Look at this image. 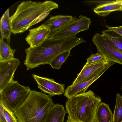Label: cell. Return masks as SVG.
Here are the masks:
<instances>
[{
  "mask_svg": "<svg viewBox=\"0 0 122 122\" xmlns=\"http://www.w3.org/2000/svg\"><path fill=\"white\" fill-rule=\"evenodd\" d=\"M115 63V62L110 61L108 64L102 67L89 79L75 85H71L67 86L65 91L64 96L68 99L80 93L85 92L92 83Z\"/></svg>",
  "mask_w": 122,
  "mask_h": 122,
  "instance_id": "cell-8",
  "label": "cell"
},
{
  "mask_svg": "<svg viewBox=\"0 0 122 122\" xmlns=\"http://www.w3.org/2000/svg\"><path fill=\"white\" fill-rule=\"evenodd\" d=\"M105 40L112 46L122 53V36L108 29L101 31Z\"/></svg>",
  "mask_w": 122,
  "mask_h": 122,
  "instance_id": "cell-18",
  "label": "cell"
},
{
  "mask_svg": "<svg viewBox=\"0 0 122 122\" xmlns=\"http://www.w3.org/2000/svg\"></svg>",
  "mask_w": 122,
  "mask_h": 122,
  "instance_id": "cell-27",
  "label": "cell"
},
{
  "mask_svg": "<svg viewBox=\"0 0 122 122\" xmlns=\"http://www.w3.org/2000/svg\"><path fill=\"white\" fill-rule=\"evenodd\" d=\"M94 11L99 15L105 17L111 12L116 11H122V0L112 2L99 5L93 9Z\"/></svg>",
  "mask_w": 122,
  "mask_h": 122,
  "instance_id": "cell-14",
  "label": "cell"
},
{
  "mask_svg": "<svg viewBox=\"0 0 122 122\" xmlns=\"http://www.w3.org/2000/svg\"><path fill=\"white\" fill-rule=\"evenodd\" d=\"M25 39L31 48L39 46L46 39L49 38V27L44 23L36 27L30 29Z\"/></svg>",
  "mask_w": 122,
  "mask_h": 122,
  "instance_id": "cell-11",
  "label": "cell"
},
{
  "mask_svg": "<svg viewBox=\"0 0 122 122\" xmlns=\"http://www.w3.org/2000/svg\"><path fill=\"white\" fill-rule=\"evenodd\" d=\"M66 113L62 105L54 104L49 111L44 122H64Z\"/></svg>",
  "mask_w": 122,
  "mask_h": 122,
  "instance_id": "cell-15",
  "label": "cell"
},
{
  "mask_svg": "<svg viewBox=\"0 0 122 122\" xmlns=\"http://www.w3.org/2000/svg\"><path fill=\"white\" fill-rule=\"evenodd\" d=\"M113 116V122H122V97L118 93L116 94Z\"/></svg>",
  "mask_w": 122,
  "mask_h": 122,
  "instance_id": "cell-20",
  "label": "cell"
},
{
  "mask_svg": "<svg viewBox=\"0 0 122 122\" xmlns=\"http://www.w3.org/2000/svg\"><path fill=\"white\" fill-rule=\"evenodd\" d=\"M113 117L109 104L103 102H100L96 112V122H113Z\"/></svg>",
  "mask_w": 122,
  "mask_h": 122,
  "instance_id": "cell-16",
  "label": "cell"
},
{
  "mask_svg": "<svg viewBox=\"0 0 122 122\" xmlns=\"http://www.w3.org/2000/svg\"><path fill=\"white\" fill-rule=\"evenodd\" d=\"M72 15H58L51 16L44 24L49 27L50 33L49 37L76 18Z\"/></svg>",
  "mask_w": 122,
  "mask_h": 122,
  "instance_id": "cell-12",
  "label": "cell"
},
{
  "mask_svg": "<svg viewBox=\"0 0 122 122\" xmlns=\"http://www.w3.org/2000/svg\"><path fill=\"white\" fill-rule=\"evenodd\" d=\"M92 21L90 19L81 15L71 22L57 31L50 37L59 39L76 36L78 33L88 30Z\"/></svg>",
  "mask_w": 122,
  "mask_h": 122,
  "instance_id": "cell-6",
  "label": "cell"
},
{
  "mask_svg": "<svg viewBox=\"0 0 122 122\" xmlns=\"http://www.w3.org/2000/svg\"><path fill=\"white\" fill-rule=\"evenodd\" d=\"M20 63L19 60L14 58L0 61V92L13 80L15 73Z\"/></svg>",
  "mask_w": 122,
  "mask_h": 122,
  "instance_id": "cell-9",
  "label": "cell"
},
{
  "mask_svg": "<svg viewBox=\"0 0 122 122\" xmlns=\"http://www.w3.org/2000/svg\"><path fill=\"white\" fill-rule=\"evenodd\" d=\"M70 51H67L60 54L51 61L49 64L53 68L59 69L70 56Z\"/></svg>",
  "mask_w": 122,
  "mask_h": 122,
  "instance_id": "cell-21",
  "label": "cell"
},
{
  "mask_svg": "<svg viewBox=\"0 0 122 122\" xmlns=\"http://www.w3.org/2000/svg\"><path fill=\"white\" fill-rule=\"evenodd\" d=\"M10 17L8 8L1 16L0 21L1 38L6 39L9 44L10 41V36L12 33Z\"/></svg>",
  "mask_w": 122,
  "mask_h": 122,
  "instance_id": "cell-17",
  "label": "cell"
},
{
  "mask_svg": "<svg viewBox=\"0 0 122 122\" xmlns=\"http://www.w3.org/2000/svg\"><path fill=\"white\" fill-rule=\"evenodd\" d=\"M106 27L108 30L115 32L122 36V26L113 27L107 25Z\"/></svg>",
  "mask_w": 122,
  "mask_h": 122,
  "instance_id": "cell-25",
  "label": "cell"
},
{
  "mask_svg": "<svg viewBox=\"0 0 122 122\" xmlns=\"http://www.w3.org/2000/svg\"><path fill=\"white\" fill-rule=\"evenodd\" d=\"M54 104L49 95L31 90L24 102L14 112L18 122H44Z\"/></svg>",
  "mask_w": 122,
  "mask_h": 122,
  "instance_id": "cell-4",
  "label": "cell"
},
{
  "mask_svg": "<svg viewBox=\"0 0 122 122\" xmlns=\"http://www.w3.org/2000/svg\"><path fill=\"white\" fill-rule=\"evenodd\" d=\"M92 41L97 47L98 53L109 61L122 65V53L109 44L102 34H95Z\"/></svg>",
  "mask_w": 122,
  "mask_h": 122,
  "instance_id": "cell-7",
  "label": "cell"
},
{
  "mask_svg": "<svg viewBox=\"0 0 122 122\" xmlns=\"http://www.w3.org/2000/svg\"><path fill=\"white\" fill-rule=\"evenodd\" d=\"M110 61L105 58L98 63L89 65H85L71 85H74L89 79L102 67L108 64Z\"/></svg>",
  "mask_w": 122,
  "mask_h": 122,
  "instance_id": "cell-13",
  "label": "cell"
},
{
  "mask_svg": "<svg viewBox=\"0 0 122 122\" xmlns=\"http://www.w3.org/2000/svg\"><path fill=\"white\" fill-rule=\"evenodd\" d=\"M101 101L90 90L68 98L65 105L66 122H96V110Z\"/></svg>",
  "mask_w": 122,
  "mask_h": 122,
  "instance_id": "cell-2",
  "label": "cell"
},
{
  "mask_svg": "<svg viewBox=\"0 0 122 122\" xmlns=\"http://www.w3.org/2000/svg\"><path fill=\"white\" fill-rule=\"evenodd\" d=\"M105 59L102 55L98 53L95 54H92L86 59L85 65H88L100 62Z\"/></svg>",
  "mask_w": 122,
  "mask_h": 122,
  "instance_id": "cell-23",
  "label": "cell"
},
{
  "mask_svg": "<svg viewBox=\"0 0 122 122\" xmlns=\"http://www.w3.org/2000/svg\"><path fill=\"white\" fill-rule=\"evenodd\" d=\"M0 122H7L4 114L3 107L1 102H0Z\"/></svg>",
  "mask_w": 122,
  "mask_h": 122,
  "instance_id": "cell-26",
  "label": "cell"
},
{
  "mask_svg": "<svg viewBox=\"0 0 122 122\" xmlns=\"http://www.w3.org/2000/svg\"><path fill=\"white\" fill-rule=\"evenodd\" d=\"M82 38L76 36L59 39L49 37L36 47H30L25 49L24 65L32 69L41 65L50 64L58 55L65 51H71L80 44L84 43Z\"/></svg>",
  "mask_w": 122,
  "mask_h": 122,
  "instance_id": "cell-1",
  "label": "cell"
},
{
  "mask_svg": "<svg viewBox=\"0 0 122 122\" xmlns=\"http://www.w3.org/2000/svg\"><path fill=\"white\" fill-rule=\"evenodd\" d=\"M31 91L29 86L22 85L13 80L0 92V95L8 107L14 112L23 104Z\"/></svg>",
  "mask_w": 122,
  "mask_h": 122,
  "instance_id": "cell-5",
  "label": "cell"
},
{
  "mask_svg": "<svg viewBox=\"0 0 122 122\" xmlns=\"http://www.w3.org/2000/svg\"><path fill=\"white\" fill-rule=\"evenodd\" d=\"M32 76L37 84L38 88L48 94L50 97L61 95L64 93L65 85L56 82L53 79L32 74Z\"/></svg>",
  "mask_w": 122,
  "mask_h": 122,
  "instance_id": "cell-10",
  "label": "cell"
},
{
  "mask_svg": "<svg viewBox=\"0 0 122 122\" xmlns=\"http://www.w3.org/2000/svg\"><path fill=\"white\" fill-rule=\"evenodd\" d=\"M51 11L49 10L43 13L31 24L30 27L43 20L48 16Z\"/></svg>",
  "mask_w": 122,
  "mask_h": 122,
  "instance_id": "cell-24",
  "label": "cell"
},
{
  "mask_svg": "<svg viewBox=\"0 0 122 122\" xmlns=\"http://www.w3.org/2000/svg\"><path fill=\"white\" fill-rule=\"evenodd\" d=\"M58 7L57 4L51 1L42 2L31 0L22 2L10 17L12 32L15 35L23 33L43 13Z\"/></svg>",
  "mask_w": 122,
  "mask_h": 122,
  "instance_id": "cell-3",
  "label": "cell"
},
{
  "mask_svg": "<svg viewBox=\"0 0 122 122\" xmlns=\"http://www.w3.org/2000/svg\"><path fill=\"white\" fill-rule=\"evenodd\" d=\"M0 102L2 105L4 116L7 122H18L14 112L11 111L7 106L0 95Z\"/></svg>",
  "mask_w": 122,
  "mask_h": 122,
  "instance_id": "cell-22",
  "label": "cell"
},
{
  "mask_svg": "<svg viewBox=\"0 0 122 122\" xmlns=\"http://www.w3.org/2000/svg\"><path fill=\"white\" fill-rule=\"evenodd\" d=\"M4 39H0V61H5L14 58L16 50L11 48L8 42H5Z\"/></svg>",
  "mask_w": 122,
  "mask_h": 122,
  "instance_id": "cell-19",
  "label": "cell"
}]
</instances>
